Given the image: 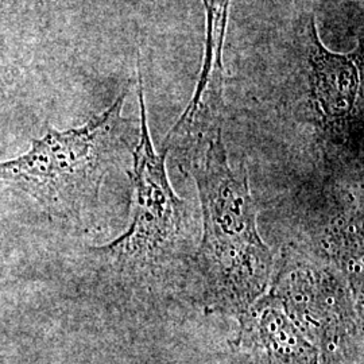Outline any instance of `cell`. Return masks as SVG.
<instances>
[{
    "label": "cell",
    "instance_id": "obj_1",
    "mask_svg": "<svg viewBox=\"0 0 364 364\" xmlns=\"http://www.w3.org/2000/svg\"><path fill=\"white\" fill-rule=\"evenodd\" d=\"M196 182L203 235L192 262L207 313L237 317L272 285L274 257L258 231L245 165L232 169L223 134L181 165Z\"/></svg>",
    "mask_w": 364,
    "mask_h": 364
},
{
    "label": "cell",
    "instance_id": "obj_2",
    "mask_svg": "<svg viewBox=\"0 0 364 364\" xmlns=\"http://www.w3.org/2000/svg\"><path fill=\"white\" fill-rule=\"evenodd\" d=\"M126 96L80 127H48L26 153L0 162V180L31 196L54 220L80 223L97 207L112 164L130 149L131 122L122 115Z\"/></svg>",
    "mask_w": 364,
    "mask_h": 364
},
{
    "label": "cell",
    "instance_id": "obj_3",
    "mask_svg": "<svg viewBox=\"0 0 364 364\" xmlns=\"http://www.w3.org/2000/svg\"><path fill=\"white\" fill-rule=\"evenodd\" d=\"M138 141L132 149L129 171L134 196L131 223L124 234L111 243L93 248L120 275L144 277L185 255L188 205L168 177L165 151L156 153L147 123L144 70L138 54Z\"/></svg>",
    "mask_w": 364,
    "mask_h": 364
},
{
    "label": "cell",
    "instance_id": "obj_4",
    "mask_svg": "<svg viewBox=\"0 0 364 364\" xmlns=\"http://www.w3.org/2000/svg\"><path fill=\"white\" fill-rule=\"evenodd\" d=\"M299 117L312 127L332 158L358 156L362 141L364 53L360 41L350 53L328 49L314 14L299 25Z\"/></svg>",
    "mask_w": 364,
    "mask_h": 364
},
{
    "label": "cell",
    "instance_id": "obj_5",
    "mask_svg": "<svg viewBox=\"0 0 364 364\" xmlns=\"http://www.w3.org/2000/svg\"><path fill=\"white\" fill-rule=\"evenodd\" d=\"M205 11V49L193 96L165 142L186 150L220 134L224 114V43L232 0H201Z\"/></svg>",
    "mask_w": 364,
    "mask_h": 364
},
{
    "label": "cell",
    "instance_id": "obj_6",
    "mask_svg": "<svg viewBox=\"0 0 364 364\" xmlns=\"http://www.w3.org/2000/svg\"><path fill=\"white\" fill-rule=\"evenodd\" d=\"M306 230L318 262L343 277L363 308V208L358 197L336 191L326 193Z\"/></svg>",
    "mask_w": 364,
    "mask_h": 364
},
{
    "label": "cell",
    "instance_id": "obj_7",
    "mask_svg": "<svg viewBox=\"0 0 364 364\" xmlns=\"http://www.w3.org/2000/svg\"><path fill=\"white\" fill-rule=\"evenodd\" d=\"M239 332L231 346L254 364H318V347L287 314L273 293H266L236 317Z\"/></svg>",
    "mask_w": 364,
    "mask_h": 364
}]
</instances>
